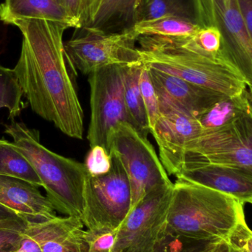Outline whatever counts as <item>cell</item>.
Wrapping results in <instances>:
<instances>
[{
	"label": "cell",
	"mask_w": 252,
	"mask_h": 252,
	"mask_svg": "<svg viewBox=\"0 0 252 252\" xmlns=\"http://www.w3.org/2000/svg\"><path fill=\"white\" fill-rule=\"evenodd\" d=\"M10 25L22 34L14 71L32 110L66 136H84V111L74 72L64 50L68 27L44 19H16Z\"/></svg>",
	"instance_id": "1"
},
{
	"label": "cell",
	"mask_w": 252,
	"mask_h": 252,
	"mask_svg": "<svg viewBox=\"0 0 252 252\" xmlns=\"http://www.w3.org/2000/svg\"><path fill=\"white\" fill-rule=\"evenodd\" d=\"M244 203L211 188L176 179L167 217V235L188 241H231L247 224Z\"/></svg>",
	"instance_id": "2"
},
{
	"label": "cell",
	"mask_w": 252,
	"mask_h": 252,
	"mask_svg": "<svg viewBox=\"0 0 252 252\" xmlns=\"http://www.w3.org/2000/svg\"><path fill=\"white\" fill-rule=\"evenodd\" d=\"M143 64L156 70L227 97L244 94L247 84L232 66L220 59L198 53L189 47L187 37H138Z\"/></svg>",
	"instance_id": "3"
},
{
	"label": "cell",
	"mask_w": 252,
	"mask_h": 252,
	"mask_svg": "<svg viewBox=\"0 0 252 252\" xmlns=\"http://www.w3.org/2000/svg\"><path fill=\"white\" fill-rule=\"evenodd\" d=\"M4 132L13 146L26 157L41 182L56 211L81 220L84 189L88 172L84 163L66 158L43 146L38 130L12 121Z\"/></svg>",
	"instance_id": "4"
},
{
	"label": "cell",
	"mask_w": 252,
	"mask_h": 252,
	"mask_svg": "<svg viewBox=\"0 0 252 252\" xmlns=\"http://www.w3.org/2000/svg\"><path fill=\"white\" fill-rule=\"evenodd\" d=\"M107 151L119 160L128 178L132 195L130 210L153 189L172 183L148 137L128 123H119L111 130Z\"/></svg>",
	"instance_id": "5"
},
{
	"label": "cell",
	"mask_w": 252,
	"mask_h": 252,
	"mask_svg": "<svg viewBox=\"0 0 252 252\" xmlns=\"http://www.w3.org/2000/svg\"><path fill=\"white\" fill-rule=\"evenodd\" d=\"M110 170L100 176L87 175L84 189L82 220L87 229H117L131 209L130 182L119 160L111 155Z\"/></svg>",
	"instance_id": "6"
},
{
	"label": "cell",
	"mask_w": 252,
	"mask_h": 252,
	"mask_svg": "<svg viewBox=\"0 0 252 252\" xmlns=\"http://www.w3.org/2000/svg\"><path fill=\"white\" fill-rule=\"evenodd\" d=\"M81 30L82 33L64 43L66 59L75 71L89 75L106 66L142 63L137 38L130 29L118 32Z\"/></svg>",
	"instance_id": "7"
},
{
	"label": "cell",
	"mask_w": 252,
	"mask_h": 252,
	"mask_svg": "<svg viewBox=\"0 0 252 252\" xmlns=\"http://www.w3.org/2000/svg\"><path fill=\"white\" fill-rule=\"evenodd\" d=\"M173 183L148 192L118 228L114 252H153L167 235Z\"/></svg>",
	"instance_id": "8"
},
{
	"label": "cell",
	"mask_w": 252,
	"mask_h": 252,
	"mask_svg": "<svg viewBox=\"0 0 252 252\" xmlns=\"http://www.w3.org/2000/svg\"><path fill=\"white\" fill-rule=\"evenodd\" d=\"M185 162L241 166L252 168V106L230 124L203 130L186 148Z\"/></svg>",
	"instance_id": "9"
},
{
	"label": "cell",
	"mask_w": 252,
	"mask_h": 252,
	"mask_svg": "<svg viewBox=\"0 0 252 252\" xmlns=\"http://www.w3.org/2000/svg\"><path fill=\"white\" fill-rule=\"evenodd\" d=\"M126 66H106L88 75L91 116L87 139L90 148L98 145L107 150L111 130L119 123L130 124L124 99Z\"/></svg>",
	"instance_id": "10"
},
{
	"label": "cell",
	"mask_w": 252,
	"mask_h": 252,
	"mask_svg": "<svg viewBox=\"0 0 252 252\" xmlns=\"http://www.w3.org/2000/svg\"><path fill=\"white\" fill-rule=\"evenodd\" d=\"M207 26L221 35L220 59L235 69L247 86H252V39L237 0H201Z\"/></svg>",
	"instance_id": "11"
},
{
	"label": "cell",
	"mask_w": 252,
	"mask_h": 252,
	"mask_svg": "<svg viewBox=\"0 0 252 252\" xmlns=\"http://www.w3.org/2000/svg\"><path fill=\"white\" fill-rule=\"evenodd\" d=\"M158 99L160 116L151 133L157 142L161 164L169 176H176L185 162L187 146L201 134L202 126L176 103L160 96Z\"/></svg>",
	"instance_id": "12"
},
{
	"label": "cell",
	"mask_w": 252,
	"mask_h": 252,
	"mask_svg": "<svg viewBox=\"0 0 252 252\" xmlns=\"http://www.w3.org/2000/svg\"><path fill=\"white\" fill-rule=\"evenodd\" d=\"M176 177L232 195L244 204L252 201V168L250 167L185 162Z\"/></svg>",
	"instance_id": "13"
},
{
	"label": "cell",
	"mask_w": 252,
	"mask_h": 252,
	"mask_svg": "<svg viewBox=\"0 0 252 252\" xmlns=\"http://www.w3.org/2000/svg\"><path fill=\"white\" fill-rule=\"evenodd\" d=\"M148 68L158 95L176 103L198 120L218 102L227 97L178 77Z\"/></svg>",
	"instance_id": "14"
},
{
	"label": "cell",
	"mask_w": 252,
	"mask_h": 252,
	"mask_svg": "<svg viewBox=\"0 0 252 252\" xmlns=\"http://www.w3.org/2000/svg\"><path fill=\"white\" fill-rule=\"evenodd\" d=\"M33 184L0 175V204L26 219L30 224L56 217V210L47 196Z\"/></svg>",
	"instance_id": "15"
},
{
	"label": "cell",
	"mask_w": 252,
	"mask_h": 252,
	"mask_svg": "<svg viewBox=\"0 0 252 252\" xmlns=\"http://www.w3.org/2000/svg\"><path fill=\"white\" fill-rule=\"evenodd\" d=\"M84 227L78 218L56 216L31 223L25 234L35 240L43 252H87Z\"/></svg>",
	"instance_id": "16"
},
{
	"label": "cell",
	"mask_w": 252,
	"mask_h": 252,
	"mask_svg": "<svg viewBox=\"0 0 252 252\" xmlns=\"http://www.w3.org/2000/svg\"><path fill=\"white\" fill-rule=\"evenodd\" d=\"M16 19H44L74 28L63 0H4L0 4V20L10 25Z\"/></svg>",
	"instance_id": "17"
},
{
	"label": "cell",
	"mask_w": 252,
	"mask_h": 252,
	"mask_svg": "<svg viewBox=\"0 0 252 252\" xmlns=\"http://www.w3.org/2000/svg\"><path fill=\"white\" fill-rule=\"evenodd\" d=\"M165 16L183 18L207 27L201 0H137L133 25Z\"/></svg>",
	"instance_id": "18"
},
{
	"label": "cell",
	"mask_w": 252,
	"mask_h": 252,
	"mask_svg": "<svg viewBox=\"0 0 252 252\" xmlns=\"http://www.w3.org/2000/svg\"><path fill=\"white\" fill-rule=\"evenodd\" d=\"M137 0H103L97 15L85 28L106 32H122L133 25V14Z\"/></svg>",
	"instance_id": "19"
},
{
	"label": "cell",
	"mask_w": 252,
	"mask_h": 252,
	"mask_svg": "<svg viewBox=\"0 0 252 252\" xmlns=\"http://www.w3.org/2000/svg\"><path fill=\"white\" fill-rule=\"evenodd\" d=\"M142 63L126 65L124 74V99L130 124L141 134L148 137L149 124L144 105L140 87L139 74Z\"/></svg>",
	"instance_id": "20"
},
{
	"label": "cell",
	"mask_w": 252,
	"mask_h": 252,
	"mask_svg": "<svg viewBox=\"0 0 252 252\" xmlns=\"http://www.w3.org/2000/svg\"><path fill=\"white\" fill-rule=\"evenodd\" d=\"M204 27L196 22L176 16L136 22L130 31L138 38L140 36L189 37Z\"/></svg>",
	"instance_id": "21"
},
{
	"label": "cell",
	"mask_w": 252,
	"mask_h": 252,
	"mask_svg": "<svg viewBox=\"0 0 252 252\" xmlns=\"http://www.w3.org/2000/svg\"><path fill=\"white\" fill-rule=\"evenodd\" d=\"M250 107L248 90L241 95L226 97L215 104L202 116L200 124L203 130H214L230 124Z\"/></svg>",
	"instance_id": "22"
},
{
	"label": "cell",
	"mask_w": 252,
	"mask_h": 252,
	"mask_svg": "<svg viewBox=\"0 0 252 252\" xmlns=\"http://www.w3.org/2000/svg\"><path fill=\"white\" fill-rule=\"evenodd\" d=\"M0 175L19 178L42 187L39 178L26 157L22 155L12 142L0 139Z\"/></svg>",
	"instance_id": "23"
},
{
	"label": "cell",
	"mask_w": 252,
	"mask_h": 252,
	"mask_svg": "<svg viewBox=\"0 0 252 252\" xmlns=\"http://www.w3.org/2000/svg\"><path fill=\"white\" fill-rule=\"evenodd\" d=\"M23 95L14 69L0 66V109H7L12 121L20 114Z\"/></svg>",
	"instance_id": "24"
},
{
	"label": "cell",
	"mask_w": 252,
	"mask_h": 252,
	"mask_svg": "<svg viewBox=\"0 0 252 252\" xmlns=\"http://www.w3.org/2000/svg\"><path fill=\"white\" fill-rule=\"evenodd\" d=\"M103 0H63L74 28L79 30L91 25Z\"/></svg>",
	"instance_id": "25"
},
{
	"label": "cell",
	"mask_w": 252,
	"mask_h": 252,
	"mask_svg": "<svg viewBox=\"0 0 252 252\" xmlns=\"http://www.w3.org/2000/svg\"><path fill=\"white\" fill-rule=\"evenodd\" d=\"M139 87L146 110L151 133L160 116L159 99L151 79L149 68L143 63L139 74Z\"/></svg>",
	"instance_id": "26"
},
{
	"label": "cell",
	"mask_w": 252,
	"mask_h": 252,
	"mask_svg": "<svg viewBox=\"0 0 252 252\" xmlns=\"http://www.w3.org/2000/svg\"><path fill=\"white\" fill-rule=\"evenodd\" d=\"M187 41L195 51L220 59L221 35L216 27L207 26L202 28L192 36L188 37Z\"/></svg>",
	"instance_id": "27"
},
{
	"label": "cell",
	"mask_w": 252,
	"mask_h": 252,
	"mask_svg": "<svg viewBox=\"0 0 252 252\" xmlns=\"http://www.w3.org/2000/svg\"><path fill=\"white\" fill-rule=\"evenodd\" d=\"M118 232L109 228L85 229L87 252H114Z\"/></svg>",
	"instance_id": "28"
},
{
	"label": "cell",
	"mask_w": 252,
	"mask_h": 252,
	"mask_svg": "<svg viewBox=\"0 0 252 252\" xmlns=\"http://www.w3.org/2000/svg\"><path fill=\"white\" fill-rule=\"evenodd\" d=\"M87 172L91 176H100L105 174L112 167V159L110 154L102 146L90 148L84 162Z\"/></svg>",
	"instance_id": "29"
},
{
	"label": "cell",
	"mask_w": 252,
	"mask_h": 252,
	"mask_svg": "<svg viewBox=\"0 0 252 252\" xmlns=\"http://www.w3.org/2000/svg\"><path fill=\"white\" fill-rule=\"evenodd\" d=\"M207 242L188 241L167 235L153 252H195Z\"/></svg>",
	"instance_id": "30"
},
{
	"label": "cell",
	"mask_w": 252,
	"mask_h": 252,
	"mask_svg": "<svg viewBox=\"0 0 252 252\" xmlns=\"http://www.w3.org/2000/svg\"><path fill=\"white\" fill-rule=\"evenodd\" d=\"M29 225L22 216L0 204V229L25 234Z\"/></svg>",
	"instance_id": "31"
},
{
	"label": "cell",
	"mask_w": 252,
	"mask_h": 252,
	"mask_svg": "<svg viewBox=\"0 0 252 252\" xmlns=\"http://www.w3.org/2000/svg\"><path fill=\"white\" fill-rule=\"evenodd\" d=\"M24 234L0 229V252H16L20 248Z\"/></svg>",
	"instance_id": "32"
},
{
	"label": "cell",
	"mask_w": 252,
	"mask_h": 252,
	"mask_svg": "<svg viewBox=\"0 0 252 252\" xmlns=\"http://www.w3.org/2000/svg\"><path fill=\"white\" fill-rule=\"evenodd\" d=\"M195 252H244L233 241H211Z\"/></svg>",
	"instance_id": "33"
},
{
	"label": "cell",
	"mask_w": 252,
	"mask_h": 252,
	"mask_svg": "<svg viewBox=\"0 0 252 252\" xmlns=\"http://www.w3.org/2000/svg\"><path fill=\"white\" fill-rule=\"evenodd\" d=\"M232 241L244 252H252V231L248 225L241 226L232 238Z\"/></svg>",
	"instance_id": "34"
},
{
	"label": "cell",
	"mask_w": 252,
	"mask_h": 252,
	"mask_svg": "<svg viewBox=\"0 0 252 252\" xmlns=\"http://www.w3.org/2000/svg\"><path fill=\"white\" fill-rule=\"evenodd\" d=\"M247 31L252 39V0H237Z\"/></svg>",
	"instance_id": "35"
},
{
	"label": "cell",
	"mask_w": 252,
	"mask_h": 252,
	"mask_svg": "<svg viewBox=\"0 0 252 252\" xmlns=\"http://www.w3.org/2000/svg\"><path fill=\"white\" fill-rule=\"evenodd\" d=\"M16 252H43L39 244L29 235L24 234L20 248Z\"/></svg>",
	"instance_id": "36"
},
{
	"label": "cell",
	"mask_w": 252,
	"mask_h": 252,
	"mask_svg": "<svg viewBox=\"0 0 252 252\" xmlns=\"http://www.w3.org/2000/svg\"><path fill=\"white\" fill-rule=\"evenodd\" d=\"M248 87L249 99L252 106V86H248Z\"/></svg>",
	"instance_id": "37"
},
{
	"label": "cell",
	"mask_w": 252,
	"mask_h": 252,
	"mask_svg": "<svg viewBox=\"0 0 252 252\" xmlns=\"http://www.w3.org/2000/svg\"><path fill=\"white\" fill-rule=\"evenodd\" d=\"M250 204H252V201H251V203H250Z\"/></svg>",
	"instance_id": "38"
}]
</instances>
